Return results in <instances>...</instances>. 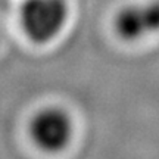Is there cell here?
Returning a JSON list of instances; mask_svg holds the SVG:
<instances>
[{
	"label": "cell",
	"instance_id": "obj_2",
	"mask_svg": "<svg viewBox=\"0 0 159 159\" xmlns=\"http://www.w3.org/2000/svg\"><path fill=\"white\" fill-rule=\"evenodd\" d=\"M115 30L122 40H140L159 31V0L130 5L115 16Z\"/></svg>",
	"mask_w": 159,
	"mask_h": 159
},
{
	"label": "cell",
	"instance_id": "obj_3",
	"mask_svg": "<svg viewBox=\"0 0 159 159\" xmlns=\"http://www.w3.org/2000/svg\"><path fill=\"white\" fill-rule=\"evenodd\" d=\"M71 121L59 109H44L33 121L31 134L35 143L44 150H59L71 137Z\"/></svg>",
	"mask_w": 159,
	"mask_h": 159
},
{
	"label": "cell",
	"instance_id": "obj_1",
	"mask_svg": "<svg viewBox=\"0 0 159 159\" xmlns=\"http://www.w3.org/2000/svg\"><path fill=\"white\" fill-rule=\"evenodd\" d=\"M66 21L63 0H27L22 6V24L27 34L37 43L52 40Z\"/></svg>",
	"mask_w": 159,
	"mask_h": 159
}]
</instances>
